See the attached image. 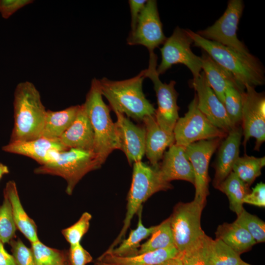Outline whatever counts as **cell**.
I'll return each mask as SVG.
<instances>
[{
	"label": "cell",
	"instance_id": "obj_1",
	"mask_svg": "<svg viewBox=\"0 0 265 265\" xmlns=\"http://www.w3.org/2000/svg\"><path fill=\"white\" fill-rule=\"evenodd\" d=\"M186 30L194 45L201 48L229 72L242 91L246 85L255 87L264 84L265 71L258 58L252 54H241L228 47L206 39L190 29Z\"/></svg>",
	"mask_w": 265,
	"mask_h": 265
},
{
	"label": "cell",
	"instance_id": "obj_2",
	"mask_svg": "<svg viewBox=\"0 0 265 265\" xmlns=\"http://www.w3.org/2000/svg\"><path fill=\"white\" fill-rule=\"evenodd\" d=\"M13 109L14 123L10 142L40 137L47 110L39 91L32 82L26 81L17 85Z\"/></svg>",
	"mask_w": 265,
	"mask_h": 265
},
{
	"label": "cell",
	"instance_id": "obj_3",
	"mask_svg": "<svg viewBox=\"0 0 265 265\" xmlns=\"http://www.w3.org/2000/svg\"><path fill=\"white\" fill-rule=\"evenodd\" d=\"M145 78L144 70L137 76L123 80H111L106 78L99 80L103 96L114 111L125 114L138 121L147 116L154 115L156 109L146 98L142 90Z\"/></svg>",
	"mask_w": 265,
	"mask_h": 265
},
{
	"label": "cell",
	"instance_id": "obj_4",
	"mask_svg": "<svg viewBox=\"0 0 265 265\" xmlns=\"http://www.w3.org/2000/svg\"><path fill=\"white\" fill-rule=\"evenodd\" d=\"M91 124L94 134L93 152L103 164L114 150L119 149L115 123L109 107L103 99L99 80L94 78L82 104Z\"/></svg>",
	"mask_w": 265,
	"mask_h": 265
},
{
	"label": "cell",
	"instance_id": "obj_5",
	"mask_svg": "<svg viewBox=\"0 0 265 265\" xmlns=\"http://www.w3.org/2000/svg\"><path fill=\"white\" fill-rule=\"evenodd\" d=\"M132 180L127 198V212L120 233L107 251L121 242L130 226L134 215L142 208V204L156 192L171 189L170 183L164 181L159 172V165H149L141 161L133 163Z\"/></svg>",
	"mask_w": 265,
	"mask_h": 265
},
{
	"label": "cell",
	"instance_id": "obj_6",
	"mask_svg": "<svg viewBox=\"0 0 265 265\" xmlns=\"http://www.w3.org/2000/svg\"><path fill=\"white\" fill-rule=\"evenodd\" d=\"M102 165L93 151L71 148L57 151L52 161L36 168L34 172L61 177L67 182L66 192L71 195L83 177Z\"/></svg>",
	"mask_w": 265,
	"mask_h": 265
},
{
	"label": "cell",
	"instance_id": "obj_7",
	"mask_svg": "<svg viewBox=\"0 0 265 265\" xmlns=\"http://www.w3.org/2000/svg\"><path fill=\"white\" fill-rule=\"evenodd\" d=\"M205 204L197 201L180 202L169 217L174 245L183 252L205 233L201 228V216Z\"/></svg>",
	"mask_w": 265,
	"mask_h": 265
},
{
	"label": "cell",
	"instance_id": "obj_8",
	"mask_svg": "<svg viewBox=\"0 0 265 265\" xmlns=\"http://www.w3.org/2000/svg\"><path fill=\"white\" fill-rule=\"evenodd\" d=\"M157 55L154 52H149V65L144 70L145 78H149L154 84L157 98L158 108L154 115L155 119L164 131L173 133L175 124L179 118L177 105L178 93L175 89L176 81L163 83L157 71Z\"/></svg>",
	"mask_w": 265,
	"mask_h": 265
},
{
	"label": "cell",
	"instance_id": "obj_9",
	"mask_svg": "<svg viewBox=\"0 0 265 265\" xmlns=\"http://www.w3.org/2000/svg\"><path fill=\"white\" fill-rule=\"evenodd\" d=\"M175 144L184 147L200 140L223 138L227 133L212 124L198 107L195 94L184 116L179 118L173 130Z\"/></svg>",
	"mask_w": 265,
	"mask_h": 265
},
{
	"label": "cell",
	"instance_id": "obj_10",
	"mask_svg": "<svg viewBox=\"0 0 265 265\" xmlns=\"http://www.w3.org/2000/svg\"><path fill=\"white\" fill-rule=\"evenodd\" d=\"M192 43L186 30L177 26L160 49L161 61L157 68L158 74H164L173 65L182 64L190 70L193 80L197 79L202 72V60L191 51Z\"/></svg>",
	"mask_w": 265,
	"mask_h": 265
},
{
	"label": "cell",
	"instance_id": "obj_11",
	"mask_svg": "<svg viewBox=\"0 0 265 265\" xmlns=\"http://www.w3.org/2000/svg\"><path fill=\"white\" fill-rule=\"evenodd\" d=\"M243 8L242 0H229L225 12L214 24L196 33L206 39L228 47L241 54L251 55L237 35Z\"/></svg>",
	"mask_w": 265,
	"mask_h": 265
},
{
	"label": "cell",
	"instance_id": "obj_12",
	"mask_svg": "<svg viewBox=\"0 0 265 265\" xmlns=\"http://www.w3.org/2000/svg\"><path fill=\"white\" fill-rule=\"evenodd\" d=\"M242 130L245 146L251 137L256 139L255 150L259 151L265 140V97L255 87L245 86L242 92Z\"/></svg>",
	"mask_w": 265,
	"mask_h": 265
},
{
	"label": "cell",
	"instance_id": "obj_13",
	"mask_svg": "<svg viewBox=\"0 0 265 265\" xmlns=\"http://www.w3.org/2000/svg\"><path fill=\"white\" fill-rule=\"evenodd\" d=\"M221 138H216L194 142L186 147L188 159L193 168L195 176V194L194 200L206 204L209 194V165L213 154L219 146Z\"/></svg>",
	"mask_w": 265,
	"mask_h": 265
},
{
	"label": "cell",
	"instance_id": "obj_14",
	"mask_svg": "<svg viewBox=\"0 0 265 265\" xmlns=\"http://www.w3.org/2000/svg\"><path fill=\"white\" fill-rule=\"evenodd\" d=\"M166 38L163 32L157 1L147 0L134 29L129 34L128 44L142 45L151 52L163 44Z\"/></svg>",
	"mask_w": 265,
	"mask_h": 265
},
{
	"label": "cell",
	"instance_id": "obj_15",
	"mask_svg": "<svg viewBox=\"0 0 265 265\" xmlns=\"http://www.w3.org/2000/svg\"><path fill=\"white\" fill-rule=\"evenodd\" d=\"M192 86L196 92L199 109L212 124L227 133L236 127L230 121L224 105L210 86L203 72L197 79L192 80Z\"/></svg>",
	"mask_w": 265,
	"mask_h": 265
},
{
	"label": "cell",
	"instance_id": "obj_16",
	"mask_svg": "<svg viewBox=\"0 0 265 265\" xmlns=\"http://www.w3.org/2000/svg\"><path fill=\"white\" fill-rule=\"evenodd\" d=\"M119 150L126 155L130 165L141 161L145 155V129L133 123L124 114L114 111Z\"/></svg>",
	"mask_w": 265,
	"mask_h": 265
},
{
	"label": "cell",
	"instance_id": "obj_17",
	"mask_svg": "<svg viewBox=\"0 0 265 265\" xmlns=\"http://www.w3.org/2000/svg\"><path fill=\"white\" fill-rule=\"evenodd\" d=\"M162 159L159 169L164 181L170 183L173 180H184L194 185V173L185 147L173 144L164 152Z\"/></svg>",
	"mask_w": 265,
	"mask_h": 265
},
{
	"label": "cell",
	"instance_id": "obj_18",
	"mask_svg": "<svg viewBox=\"0 0 265 265\" xmlns=\"http://www.w3.org/2000/svg\"><path fill=\"white\" fill-rule=\"evenodd\" d=\"M68 149L59 139H52L43 137L30 140L10 142L2 147V150L6 152L28 157L40 165L51 161L53 151H63Z\"/></svg>",
	"mask_w": 265,
	"mask_h": 265
},
{
	"label": "cell",
	"instance_id": "obj_19",
	"mask_svg": "<svg viewBox=\"0 0 265 265\" xmlns=\"http://www.w3.org/2000/svg\"><path fill=\"white\" fill-rule=\"evenodd\" d=\"M242 136L241 127L236 126L227 133L218 146L213 180V186L215 188L232 171L233 165L239 157Z\"/></svg>",
	"mask_w": 265,
	"mask_h": 265
},
{
	"label": "cell",
	"instance_id": "obj_20",
	"mask_svg": "<svg viewBox=\"0 0 265 265\" xmlns=\"http://www.w3.org/2000/svg\"><path fill=\"white\" fill-rule=\"evenodd\" d=\"M142 122L146 131L145 155L151 165L158 166L165 149L175 144L174 133L163 130L157 122L154 115L146 116Z\"/></svg>",
	"mask_w": 265,
	"mask_h": 265
},
{
	"label": "cell",
	"instance_id": "obj_21",
	"mask_svg": "<svg viewBox=\"0 0 265 265\" xmlns=\"http://www.w3.org/2000/svg\"><path fill=\"white\" fill-rule=\"evenodd\" d=\"M180 252L175 245L130 256H118L105 251L94 265H158L177 256Z\"/></svg>",
	"mask_w": 265,
	"mask_h": 265
},
{
	"label": "cell",
	"instance_id": "obj_22",
	"mask_svg": "<svg viewBox=\"0 0 265 265\" xmlns=\"http://www.w3.org/2000/svg\"><path fill=\"white\" fill-rule=\"evenodd\" d=\"M59 139L68 149L75 148L93 151L94 132L82 104L80 105L74 122Z\"/></svg>",
	"mask_w": 265,
	"mask_h": 265
},
{
	"label": "cell",
	"instance_id": "obj_23",
	"mask_svg": "<svg viewBox=\"0 0 265 265\" xmlns=\"http://www.w3.org/2000/svg\"><path fill=\"white\" fill-rule=\"evenodd\" d=\"M202 69L210 86L223 104L225 91L230 86L239 87L234 77L227 70L216 63L206 52L202 53Z\"/></svg>",
	"mask_w": 265,
	"mask_h": 265
},
{
	"label": "cell",
	"instance_id": "obj_24",
	"mask_svg": "<svg viewBox=\"0 0 265 265\" xmlns=\"http://www.w3.org/2000/svg\"><path fill=\"white\" fill-rule=\"evenodd\" d=\"M3 194L11 206L14 220L18 229L31 242L39 240L35 223L26 213L21 203L16 183L9 181L5 186Z\"/></svg>",
	"mask_w": 265,
	"mask_h": 265
},
{
	"label": "cell",
	"instance_id": "obj_25",
	"mask_svg": "<svg viewBox=\"0 0 265 265\" xmlns=\"http://www.w3.org/2000/svg\"><path fill=\"white\" fill-rule=\"evenodd\" d=\"M80 107L76 105L59 111L47 110L40 137L59 139L74 122Z\"/></svg>",
	"mask_w": 265,
	"mask_h": 265
},
{
	"label": "cell",
	"instance_id": "obj_26",
	"mask_svg": "<svg viewBox=\"0 0 265 265\" xmlns=\"http://www.w3.org/2000/svg\"><path fill=\"white\" fill-rule=\"evenodd\" d=\"M215 235L216 238L220 239L239 255L249 250L256 243L248 231L235 222L219 225Z\"/></svg>",
	"mask_w": 265,
	"mask_h": 265
},
{
	"label": "cell",
	"instance_id": "obj_27",
	"mask_svg": "<svg viewBox=\"0 0 265 265\" xmlns=\"http://www.w3.org/2000/svg\"><path fill=\"white\" fill-rule=\"evenodd\" d=\"M142 209L137 213L138 216L137 227L131 231L128 238L120 243L118 246L106 251L118 256H130L138 254L140 242L150 236L156 227L154 226L147 228L143 225L142 221Z\"/></svg>",
	"mask_w": 265,
	"mask_h": 265
},
{
	"label": "cell",
	"instance_id": "obj_28",
	"mask_svg": "<svg viewBox=\"0 0 265 265\" xmlns=\"http://www.w3.org/2000/svg\"><path fill=\"white\" fill-rule=\"evenodd\" d=\"M216 188L227 196L230 208L237 215L243 210V200L250 192L249 186L242 181L233 171Z\"/></svg>",
	"mask_w": 265,
	"mask_h": 265
},
{
	"label": "cell",
	"instance_id": "obj_29",
	"mask_svg": "<svg viewBox=\"0 0 265 265\" xmlns=\"http://www.w3.org/2000/svg\"><path fill=\"white\" fill-rule=\"evenodd\" d=\"M207 265H237L241 261L238 254L220 239L209 237L206 247Z\"/></svg>",
	"mask_w": 265,
	"mask_h": 265
},
{
	"label": "cell",
	"instance_id": "obj_30",
	"mask_svg": "<svg viewBox=\"0 0 265 265\" xmlns=\"http://www.w3.org/2000/svg\"><path fill=\"white\" fill-rule=\"evenodd\" d=\"M265 165V157L256 158L246 155L239 157L235 162L232 171L245 184L250 186L261 174Z\"/></svg>",
	"mask_w": 265,
	"mask_h": 265
},
{
	"label": "cell",
	"instance_id": "obj_31",
	"mask_svg": "<svg viewBox=\"0 0 265 265\" xmlns=\"http://www.w3.org/2000/svg\"><path fill=\"white\" fill-rule=\"evenodd\" d=\"M172 245H174V242L169 217L156 226L150 238L140 245L138 254L167 248Z\"/></svg>",
	"mask_w": 265,
	"mask_h": 265
},
{
	"label": "cell",
	"instance_id": "obj_32",
	"mask_svg": "<svg viewBox=\"0 0 265 265\" xmlns=\"http://www.w3.org/2000/svg\"><path fill=\"white\" fill-rule=\"evenodd\" d=\"M36 265H70L68 253L52 248L39 240L31 243Z\"/></svg>",
	"mask_w": 265,
	"mask_h": 265
},
{
	"label": "cell",
	"instance_id": "obj_33",
	"mask_svg": "<svg viewBox=\"0 0 265 265\" xmlns=\"http://www.w3.org/2000/svg\"><path fill=\"white\" fill-rule=\"evenodd\" d=\"M242 92L233 86L228 87L225 91L223 105L230 121L235 126L241 122Z\"/></svg>",
	"mask_w": 265,
	"mask_h": 265
},
{
	"label": "cell",
	"instance_id": "obj_34",
	"mask_svg": "<svg viewBox=\"0 0 265 265\" xmlns=\"http://www.w3.org/2000/svg\"><path fill=\"white\" fill-rule=\"evenodd\" d=\"M209 238L205 234L180 253L183 265H207L206 247Z\"/></svg>",
	"mask_w": 265,
	"mask_h": 265
},
{
	"label": "cell",
	"instance_id": "obj_35",
	"mask_svg": "<svg viewBox=\"0 0 265 265\" xmlns=\"http://www.w3.org/2000/svg\"><path fill=\"white\" fill-rule=\"evenodd\" d=\"M246 230L256 243L265 241V223L257 216L250 214L244 209L237 215L234 221Z\"/></svg>",
	"mask_w": 265,
	"mask_h": 265
},
{
	"label": "cell",
	"instance_id": "obj_36",
	"mask_svg": "<svg viewBox=\"0 0 265 265\" xmlns=\"http://www.w3.org/2000/svg\"><path fill=\"white\" fill-rule=\"evenodd\" d=\"M17 229L13 217L11 206L7 197L4 195L2 204L0 205V240L9 243L13 239Z\"/></svg>",
	"mask_w": 265,
	"mask_h": 265
},
{
	"label": "cell",
	"instance_id": "obj_37",
	"mask_svg": "<svg viewBox=\"0 0 265 265\" xmlns=\"http://www.w3.org/2000/svg\"><path fill=\"white\" fill-rule=\"evenodd\" d=\"M91 218V214L84 212L77 222L62 230V235L70 245L80 243L82 237L89 229Z\"/></svg>",
	"mask_w": 265,
	"mask_h": 265
},
{
	"label": "cell",
	"instance_id": "obj_38",
	"mask_svg": "<svg viewBox=\"0 0 265 265\" xmlns=\"http://www.w3.org/2000/svg\"><path fill=\"white\" fill-rule=\"evenodd\" d=\"M16 265H36L31 248H28L18 238L9 241Z\"/></svg>",
	"mask_w": 265,
	"mask_h": 265
},
{
	"label": "cell",
	"instance_id": "obj_39",
	"mask_svg": "<svg viewBox=\"0 0 265 265\" xmlns=\"http://www.w3.org/2000/svg\"><path fill=\"white\" fill-rule=\"evenodd\" d=\"M70 265H86L92 261V257L80 244L70 245L68 252Z\"/></svg>",
	"mask_w": 265,
	"mask_h": 265
},
{
	"label": "cell",
	"instance_id": "obj_40",
	"mask_svg": "<svg viewBox=\"0 0 265 265\" xmlns=\"http://www.w3.org/2000/svg\"><path fill=\"white\" fill-rule=\"evenodd\" d=\"M33 2L32 0H0V13L3 18L7 19L18 10Z\"/></svg>",
	"mask_w": 265,
	"mask_h": 265
},
{
	"label": "cell",
	"instance_id": "obj_41",
	"mask_svg": "<svg viewBox=\"0 0 265 265\" xmlns=\"http://www.w3.org/2000/svg\"><path fill=\"white\" fill-rule=\"evenodd\" d=\"M243 203L254 206L265 207V184L262 182L258 183L252 188L251 192L247 194L243 200Z\"/></svg>",
	"mask_w": 265,
	"mask_h": 265
},
{
	"label": "cell",
	"instance_id": "obj_42",
	"mask_svg": "<svg viewBox=\"0 0 265 265\" xmlns=\"http://www.w3.org/2000/svg\"><path fill=\"white\" fill-rule=\"evenodd\" d=\"M147 2L146 0H130L129 3L131 14V31H133L137 23L138 17Z\"/></svg>",
	"mask_w": 265,
	"mask_h": 265
},
{
	"label": "cell",
	"instance_id": "obj_43",
	"mask_svg": "<svg viewBox=\"0 0 265 265\" xmlns=\"http://www.w3.org/2000/svg\"><path fill=\"white\" fill-rule=\"evenodd\" d=\"M0 265H16L14 258L4 249L0 240Z\"/></svg>",
	"mask_w": 265,
	"mask_h": 265
},
{
	"label": "cell",
	"instance_id": "obj_44",
	"mask_svg": "<svg viewBox=\"0 0 265 265\" xmlns=\"http://www.w3.org/2000/svg\"><path fill=\"white\" fill-rule=\"evenodd\" d=\"M158 265H183L180 253H179L177 256L168 259L163 263Z\"/></svg>",
	"mask_w": 265,
	"mask_h": 265
},
{
	"label": "cell",
	"instance_id": "obj_45",
	"mask_svg": "<svg viewBox=\"0 0 265 265\" xmlns=\"http://www.w3.org/2000/svg\"><path fill=\"white\" fill-rule=\"evenodd\" d=\"M9 172L8 167L0 162V179L2 177Z\"/></svg>",
	"mask_w": 265,
	"mask_h": 265
},
{
	"label": "cell",
	"instance_id": "obj_46",
	"mask_svg": "<svg viewBox=\"0 0 265 265\" xmlns=\"http://www.w3.org/2000/svg\"><path fill=\"white\" fill-rule=\"evenodd\" d=\"M237 265H251L250 264H248L244 262H243L242 260Z\"/></svg>",
	"mask_w": 265,
	"mask_h": 265
}]
</instances>
